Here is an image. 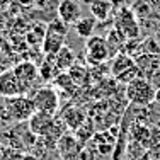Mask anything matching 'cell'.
<instances>
[{
  "mask_svg": "<svg viewBox=\"0 0 160 160\" xmlns=\"http://www.w3.org/2000/svg\"><path fill=\"white\" fill-rule=\"evenodd\" d=\"M157 97V89L147 77H136L126 83V99L135 106H148Z\"/></svg>",
  "mask_w": 160,
  "mask_h": 160,
  "instance_id": "1",
  "label": "cell"
},
{
  "mask_svg": "<svg viewBox=\"0 0 160 160\" xmlns=\"http://www.w3.org/2000/svg\"><path fill=\"white\" fill-rule=\"evenodd\" d=\"M68 32V24H65L62 19H53L48 24L43 38V53L46 56H55L65 46V38Z\"/></svg>",
  "mask_w": 160,
  "mask_h": 160,
  "instance_id": "2",
  "label": "cell"
},
{
  "mask_svg": "<svg viewBox=\"0 0 160 160\" xmlns=\"http://www.w3.org/2000/svg\"><path fill=\"white\" fill-rule=\"evenodd\" d=\"M111 73L119 83H129L133 78L140 77V68L129 55L119 53L111 63Z\"/></svg>",
  "mask_w": 160,
  "mask_h": 160,
  "instance_id": "3",
  "label": "cell"
},
{
  "mask_svg": "<svg viewBox=\"0 0 160 160\" xmlns=\"http://www.w3.org/2000/svg\"><path fill=\"white\" fill-rule=\"evenodd\" d=\"M34 102V108L38 112H44V114H51L55 116L56 111L60 108V96L56 92V89L49 85H44L41 89H38L34 92V96L31 97Z\"/></svg>",
  "mask_w": 160,
  "mask_h": 160,
  "instance_id": "4",
  "label": "cell"
},
{
  "mask_svg": "<svg viewBox=\"0 0 160 160\" xmlns=\"http://www.w3.org/2000/svg\"><path fill=\"white\" fill-rule=\"evenodd\" d=\"M5 109H7V112H9V116H10V121H16V123L29 121V118L36 112L32 99L28 97V96H19V97L7 99Z\"/></svg>",
  "mask_w": 160,
  "mask_h": 160,
  "instance_id": "5",
  "label": "cell"
},
{
  "mask_svg": "<svg viewBox=\"0 0 160 160\" xmlns=\"http://www.w3.org/2000/svg\"><path fill=\"white\" fill-rule=\"evenodd\" d=\"M111 55L108 39H104L102 36H90L85 41V56L89 60V63L92 65H102Z\"/></svg>",
  "mask_w": 160,
  "mask_h": 160,
  "instance_id": "6",
  "label": "cell"
},
{
  "mask_svg": "<svg viewBox=\"0 0 160 160\" xmlns=\"http://www.w3.org/2000/svg\"><path fill=\"white\" fill-rule=\"evenodd\" d=\"M28 90L22 85V82L17 78L14 70H5L0 73V96L5 99H12L19 96H26Z\"/></svg>",
  "mask_w": 160,
  "mask_h": 160,
  "instance_id": "7",
  "label": "cell"
},
{
  "mask_svg": "<svg viewBox=\"0 0 160 160\" xmlns=\"http://www.w3.org/2000/svg\"><path fill=\"white\" fill-rule=\"evenodd\" d=\"M116 31L126 39H135L140 34V28H138V21H136L135 14L131 9H121L119 14L116 17Z\"/></svg>",
  "mask_w": 160,
  "mask_h": 160,
  "instance_id": "8",
  "label": "cell"
},
{
  "mask_svg": "<svg viewBox=\"0 0 160 160\" xmlns=\"http://www.w3.org/2000/svg\"><path fill=\"white\" fill-rule=\"evenodd\" d=\"M55 116L51 114H44V112H34L28 121V126H29V131L34 133L36 136H46L53 131L55 128Z\"/></svg>",
  "mask_w": 160,
  "mask_h": 160,
  "instance_id": "9",
  "label": "cell"
},
{
  "mask_svg": "<svg viewBox=\"0 0 160 160\" xmlns=\"http://www.w3.org/2000/svg\"><path fill=\"white\" fill-rule=\"evenodd\" d=\"M12 70H14V73L17 75V78L22 82V85L26 87L28 92L31 90L32 83L38 80V77H39V68H38L32 62H21L19 65H16Z\"/></svg>",
  "mask_w": 160,
  "mask_h": 160,
  "instance_id": "10",
  "label": "cell"
},
{
  "mask_svg": "<svg viewBox=\"0 0 160 160\" xmlns=\"http://www.w3.org/2000/svg\"><path fill=\"white\" fill-rule=\"evenodd\" d=\"M82 17V9L78 2L75 0H62L58 5V19H62L65 24L73 26L78 19Z\"/></svg>",
  "mask_w": 160,
  "mask_h": 160,
  "instance_id": "11",
  "label": "cell"
},
{
  "mask_svg": "<svg viewBox=\"0 0 160 160\" xmlns=\"http://www.w3.org/2000/svg\"><path fill=\"white\" fill-rule=\"evenodd\" d=\"M96 26H97V19L96 17H80L77 22L73 24L75 32L78 34L80 38L83 39H89L90 36H94V31H96Z\"/></svg>",
  "mask_w": 160,
  "mask_h": 160,
  "instance_id": "12",
  "label": "cell"
},
{
  "mask_svg": "<svg viewBox=\"0 0 160 160\" xmlns=\"http://www.w3.org/2000/svg\"><path fill=\"white\" fill-rule=\"evenodd\" d=\"M55 63H56L58 72H68L75 65V53L68 46H63L55 55Z\"/></svg>",
  "mask_w": 160,
  "mask_h": 160,
  "instance_id": "13",
  "label": "cell"
},
{
  "mask_svg": "<svg viewBox=\"0 0 160 160\" xmlns=\"http://www.w3.org/2000/svg\"><path fill=\"white\" fill-rule=\"evenodd\" d=\"M112 12V3L109 0H92L90 2V14L97 21H106Z\"/></svg>",
  "mask_w": 160,
  "mask_h": 160,
  "instance_id": "14",
  "label": "cell"
},
{
  "mask_svg": "<svg viewBox=\"0 0 160 160\" xmlns=\"http://www.w3.org/2000/svg\"><path fill=\"white\" fill-rule=\"evenodd\" d=\"M77 148H78L77 138H73V136H70V135H65L58 140V150L62 152V155L65 158H68L72 153H75Z\"/></svg>",
  "mask_w": 160,
  "mask_h": 160,
  "instance_id": "15",
  "label": "cell"
},
{
  "mask_svg": "<svg viewBox=\"0 0 160 160\" xmlns=\"http://www.w3.org/2000/svg\"><path fill=\"white\" fill-rule=\"evenodd\" d=\"M56 72H58V68H56V63H55V56H46L44 63L39 68V77L44 80H51L56 75Z\"/></svg>",
  "mask_w": 160,
  "mask_h": 160,
  "instance_id": "16",
  "label": "cell"
},
{
  "mask_svg": "<svg viewBox=\"0 0 160 160\" xmlns=\"http://www.w3.org/2000/svg\"><path fill=\"white\" fill-rule=\"evenodd\" d=\"M63 119H65V123H67L68 128L77 129L78 126H82V123H83V114L80 112L78 109H70V111H67L63 114Z\"/></svg>",
  "mask_w": 160,
  "mask_h": 160,
  "instance_id": "17",
  "label": "cell"
},
{
  "mask_svg": "<svg viewBox=\"0 0 160 160\" xmlns=\"http://www.w3.org/2000/svg\"><path fill=\"white\" fill-rule=\"evenodd\" d=\"M21 160H39V158H38L36 155H32V153H24Z\"/></svg>",
  "mask_w": 160,
  "mask_h": 160,
  "instance_id": "18",
  "label": "cell"
}]
</instances>
